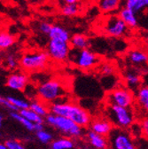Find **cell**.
<instances>
[{"mask_svg":"<svg viewBox=\"0 0 148 149\" xmlns=\"http://www.w3.org/2000/svg\"><path fill=\"white\" fill-rule=\"evenodd\" d=\"M127 58L129 61L135 66H145L147 63V53L139 49L129 51Z\"/></svg>","mask_w":148,"mask_h":149,"instance_id":"16","label":"cell"},{"mask_svg":"<svg viewBox=\"0 0 148 149\" xmlns=\"http://www.w3.org/2000/svg\"><path fill=\"white\" fill-rule=\"evenodd\" d=\"M51 28V24L47 22H40L36 25V29H38L39 33L43 35H48Z\"/></svg>","mask_w":148,"mask_h":149,"instance_id":"32","label":"cell"},{"mask_svg":"<svg viewBox=\"0 0 148 149\" xmlns=\"http://www.w3.org/2000/svg\"><path fill=\"white\" fill-rule=\"evenodd\" d=\"M48 36L49 38H56V39H60L69 42L71 36L66 28L60 25H51Z\"/></svg>","mask_w":148,"mask_h":149,"instance_id":"19","label":"cell"},{"mask_svg":"<svg viewBox=\"0 0 148 149\" xmlns=\"http://www.w3.org/2000/svg\"><path fill=\"white\" fill-rule=\"evenodd\" d=\"M44 129V123H35L34 124V132H38Z\"/></svg>","mask_w":148,"mask_h":149,"instance_id":"35","label":"cell"},{"mask_svg":"<svg viewBox=\"0 0 148 149\" xmlns=\"http://www.w3.org/2000/svg\"><path fill=\"white\" fill-rule=\"evenodd\" d=\"M65 3H80L83 0H62Z\"/></svg>","mask_w":148,"mask_h":149,"instance_id":"37","label":"cell"},{"mask_svg":"<svg viewBox=\"0 0 148 149\" xmlns=\"http://www.w3.org/2000/svg\"><path fill=\"white\" fill-rule=\"evenodd\" d=\"M70 50L71 46L69 42L56 38H50L46 52L48 53L50 60L60 63L67 60Z\"/></svg>","mask_w":148,"mask_h":149,"instance_id":"10","label":"cell"},{"mask_svg":"<svg viewBox=\"0 0 148 149\" xmlns=\"http://www.w3.org/2000/svg\"><path fill=\"white\" fill-rule=\"evenodd\" d=\"M7 100L13 105L18 110H21V109H25V108H28L29 107V103L22 99H19V98H16V97H7L6 98Z\"/></svg>","mask_w":148,"mask_h":149,"instance_id":"28","label":"cell"},{"mask_svg":"<svg viewBox=\"0 0 148 149\" xmlns=\"http://www.w3.org/2000/svg\"><path fill=\"white\" fill-rule=\"evenodd\" d=\"M89 126H90V130L104 137H107L114 127L113 124L106 118H99L93 121L91 120Z\"/></svg>","mask_w":148,"mask_h":149,"instance_id":"12","label":"cell"},{"mask_svg":"<svg viewBox=\"0 0 148 149\" xmlns=\"http://www.w3.org/2000/svg\"><path fill=\"white\" fill-rule=\"evenodd\" d=\"M29 108L33 110L35 114L42 117H45L50 112H49V106L42 101H36L34 100L29 104Z\"/></svg>","mask_w":148,"mask_h":149,"instance_id":"24","label":"cell"},{"mask_svg":"<svg viewBox=\"0 0 148 149\" xmlns=\"http://www.w3.org/2000/svg\"><path fill=\"white\" fill-rule=\"evenodd\" d=\"M69 45L72 49L76 50H83L87 49L90 46V40L85 35L76 34L70 36Z\"/></svg>","mask_w":148,"mask_h":149,"instance_id":"18","label":"cell"},{"mask_svg":"<svg viewBox=\"0 0 148 149\" xmlns=\"http://www.w3.org/2000/svg\"><path fill=\"white\" fill-rule=\"evenodd\" d=\"M11 116L16 120L17 122H19L21 124H22L28 130H30V132H34V123L28 121V119H26L25 117H23L20 113H18L17 111H12L11 112Z\"/></svg>","mask_w":148,"mask_h":149,"instance_id":"27","label":"cell"},{"mask_svg":"<svg viewBox=\"0 0 148 149\" xmlns=\"http://www.w3.org/2000/svg\"><path fill=\"white\" fill-rule=\"evenodd\" d=\"M28 84V77L23 72H14L6 79V86L13 91H23Z\"/></svg>","mask_w":148,"mask_h":149,"instance_id":"11","label":"cell"},{"mask_svg":"<svg viewBox=\"0 0 148 149\" xmlns=\"http://www.w3.org/2000/svg\"><path fill=\"white\" fill-rule=\"evenodd\" d=\"M6 146L7 149H26L24 146L22 145L18 140L15 139H9L6 142Z\"/></svg>","mask_w":148,"mask_h":149,"instance_id":"33","label":"cell"},{"mask_svg":"<svg viewBox=\"0 0 148 149\" xmlns=\"http://www.w3.org/2000/svg\"><path fill=\"white\" fill-rule=\"evenodd\" d=\"M118 16L125 22V24L129 29H136L138 26V14L135 13L133 11L129 10L127 7H121L118 11Z\"/></svg>","mask_w":148,"mask_h":149,"instance_id":"13","label":"cell"},{"mask_svg":"<svg viewBox=\"0 0 148 149\" xmlns=\"http://www.w3.org/2000/svg\"><path fill=\"white\" fill-rule=\"evenodd\" d=\"M75 143L70 138H60L55 140H51V149H73Z\"/></svg>","mask_w":148,"mask_h":149,"instance_id":"22","label":"cell"},{"mask_svg":"<svg viewBox=\"0 0 148 149\" xmlns=\"http://www.w3.org/2000/svg\"><path fill=\"white\" fill-rule=\"evenodd\" d=\"M124 80L127 85L126 87L131 91L138 90L142 82L140 74L137 71H131V70L126 73Z\"/></svg>","mask_w":148,"mask_h":149,"instance_id":"20","label":"cell"},{"mask_svg":"<svg viewBox=\"0 0 148 149\" xmlns=\"http://www.w3.org/2000/svg\"><path fill=\"white\" fill-rule=\"evenodd\" d=\"M106 102L108 105L131 107L135 102V95L133 91L127 87H115L107 93Z\"/></svg>","mask_w":148,"mask_h":149,"instance_id":"8","label":"cell"},{"mask_svg":"<svg viewBox=\"0 0 148 149\" xmlns=\"http://www.w3.org/2000/svg\"><path fill=\"white\" fill-rule=\"evenodd\" d=\"M5 65L6 66L7 68L11 70H14L19 66V61L17 60V57L13 54H9L6 56V58L5 60Z\"/></svg>","mask_w":148,"mask_h":149,"instance_id":"30","label":"cell"},{"mask_svg":"<svg viewBox=\"0 0 148 149\" xmlns=\"http://www.w3.org/2000/svg\"><path fill=\"white\" fill-rule=\"evenodd\" d=\"M0 149H7L6 144H2V143H0Z\"/></svg>","mask_w":148,"mask_h":149,"instance_id":"38","label":"cell"},{"mask_svg":"<svg viewBox=\"0 0 148 149\" xmlns=\"http://www.w3.org/2000/svg\"><path fill=\"white\" fill-rule=\"evenodd\" d=\"M86 136H87L89 143L93 148L95 149H107L108 148V142L106 137L97 134L90 130L87 132Z\"/></svg>","mask_w":148,"mask_h":149,"instance_id":"15","label":"cell"},{"mask_svg":"<svg viewBox=\"0 0 148 149\" xmlns=\"http://www.w3.org/2000/svg\"><path fill=\"white\" fill-rule=\"evenodd\" d=\"M38 96L45 104H51L61 97L67 95L66 84L58 79H49L41 83L38 87Z\"/></svg>","mask_w":148,"mask_h":149,"instance_id":"2","label":"cell"},{"mask_svg":"<svg viewBox=\"0 0 148 149\" xmlns=\"http://www.w3.org/2000/svg\"><path fill=\"white\" fill-rule=\"evenodd\" d=\"M0 135H1V133H0Z\"/></svg>","mask_w":148,"mask_h":149,"instance_id":"43","label":"cell"},{"mask_svg":"<svg viewBox=\"0 0 148 149\" xmlns=\"http://www.w3.org/2000/svg\"><path fill=\"white\" fill-rule=\"evenodd\" d=\"M137 102L142 109H148V87L142 86L138 89Z\"/></svg>","mask_w":148,"mask_h":149,"instance_id":"25","label":"cell"},{"mask_svg":"<svg viewBox=\"0 0 148 149\" xmlns=\"http://www.w3.org/2000/svg\"><path fill=\"white\" fill-rule=\"evenodd\" d=\"M0 105L6 107V108L10 109L11 111H18V109H17L14 106H13V105L7 100L6 98H4V97H2V96H0Z\"/></svg>","mask_w":148,"mask_h":149,"instance_id":"34","label":"cell"},{"mask_svg":"<svg viewBox=\"0 0 148 149\" xmlns=\"http://www.w3.org/2000/svg\"><path fill=\"white\" fill-rule=\"evenodd\" d=\"M141 128H142L143 132H144V130H145V133H147V130H148V122H147V120H146V119L143 121Z\"/></svg>","mask_w":148,"mask_h":149,"instance_id":"36","label":"cell"},{"mask_svg":"<svg viewBox=\"0 0 148 149\" xmlns=\"http://www.w3.org/2000/svg\"><path fill=\"white\" fill-rule=\"evenodd\" d=\"M98 6L102 13L113 14L121 8L122 0H98Z\"/></svg>","mask_w":148,"mask_h":149,"instance_id":"14","label":"cell"},{"mask_svg":"<svg viewBox=\"0 0 148 149\" xmlns=\"http://www.w3.org/2000/svg\"><path fill=\"white\" fill-rule=\"evenodd\" d=\"M49 61L50 58L46 52L28 51L22 56L20 65L27 72H38L44 69Z\"/></svg>","mask_w":148,"mask_h":149,"instance_id":"6","label":"cell"},{"mask_svg":"<svg viewBox=\"0 0 148 149\" xmlns=\"http://www.w3.org/2000/svg\"><path fill=\"white\" fill-rule=\"evenodd\" d=\"M67 60L84 71L94 69L100 64V58L89 48L83 50H76L71 48Z\"/></svg>","mask_w":148,"mask_h":149,"instance_id":"5","label":"cell"},{"mask_svg":"<svg viewBox=\"0 0 148 149\" xmlns=\"http://www.w3.org/2000/svg\"><path fill=\"white\" fill-rule=\"evenodd\" d=\"M2 123H3V117H2V116H0V128L2 126Z\"/></svg>","mask_w":148,"mask_h":149,"instance_id":"39","label":"cell"},{"mask_svg":"<svg viewBox=\"0 0 148 149\" xmlns=\"http://www.w3.org/2000/svg\"><path fill=\"white\" fill-rule=\"evenodd\" d=\"M107 142L111 149H137L129 132L118 127H113L108 135Z\"/></svg>","mask_w":148,"mask_h":149,"instance_id":"7","label":"cell"},{"mask_svg":"<svg viewBox=\"0 0 148 149\" xmlns=\"http://www.w3.org/2000/svg\"><path fill=\"white\" fill-rule=\"evenodd\" d=\"M106 119L114 127L127 129L134 123L135 114L131 107L108 105L106 107Z\"/></svg>","mask_w":148,"mask_h":149,"instance_id":"4","label":"cell"},{"mask_svg":"<svg viewBox=\"0 0 148 149\" xmlns=\"http://www.w3.org/2000/svg\"><path fill=\"white\" fill-rule=\"evenodd\" d=\"M90 1H98V0H90Z\"/></svg>","mask_w":148,"mask_h":149,"instance_id":"40","label":"cell"},{"mask_svg":"<svg viewBox=\"0 0 148 149\" xmlns=\"http://www.w3.org/2000/svg\"><path fill=\"white\" fill-rule=\"evenodd\" d=\"M85 149H90V148H88V147H86V148H85Z\"/></svg>","mask_w":148,"mask_h":149,"instance_id":"42","label":"cell"},{"mask_svg":"<svg viewBox=\"0 0 148 149\" xmlns=\"http://www.w3.org/2000/svg\"><path fill=\"white\" fill-rule=\"evenodd\" d=\"M48 106L51 114L67 117L83 129L87 128L91 122L90 112L76 103L67 101L64 103H52Z\"/></svg>","mask_w":148,"mask_h":149,"instance_id":"1","label":"cell"},{"mask_svg":"<svg viewBox=\"0 0 148 149\" xmlns=\"http://www.w3.org/2000/svg\"><path fill=\"white\" fill-rule=\"evenodd\" d=\"M19 113L25 117L26 119H28V121L34 123H44V119L42 116H38V114H35L33 110H31L29 107L28 108H25V109H21Z\"/></svg>","mask_w":148,"mask_h":149,"instance_id":"26","label":"cell"},{"mask_svg":"<svg viewBox=\"0 0 148 149\" xmlns=\"http://www.w3.org/2000/svg\"><path fill=\"white\" fill-rule=\"evenodd\" d=\"M122 6L138 14L146 10L148 0H122Z\"/></svg>","mask_w":148,"mask_h":149,"instance_id":"17","label":"cell"},{"mask_svg":"<svg viewBox=\"0 0 148 149\" xmlns=\"http://www.w3.org/2000/svg\"><path fill=\"white\" fill-rule=\"evenodd\" d=\"M15 44V37L6 31H0V50H7Z\"/></svg>","mask_w":148,"mask_h":149,"instance_id":"23","label":"cell"},{"mask_svg":"<svg viewBox=\"0 0 148 149\" xmlns=\"http://www.w3.org/2000/svg\"><path fill=\"white\" fill-rule=\"evenodd\" d=\"M99 72L102 76H109V74H113L115 73V68L114 65L110 63H103L99 64Z\"/></svg>","mask_w":148,"mask_h":149,"instance_id":"31","label":"cell"},{"mask_svg":"<svg viewBox=\"0 0 148 149\" xmlns=\"http://www.w3.org/2000/svg\"><path fill=\"white\" fill-rule=\"evenodd\" d=\"M82 6L80 3H65L60 5V12L64 16L73 17L76 16L81 13Z\"/></svg>","mask_w":148,"mask_h":149,"instance_id":"21","label":"cell"},{"mask_svg":"<svg viewBox=\"0 0 148 149\" xmlns=\"http://www.w3.org/2000/svg\"><path fill=\"white\" fill-rule=\"evenodd\" d=\"M103 30L107 36L115 38H122L128 36L129 33V28L118 16V14L115 13L108 14L103 24Z\"/></svg>","mask_w":148,"mask_h":149,"instance_id":"9","label":"cell"},{"mask_svg":"<svg viewBox=\"0 0 148 149\" xmlns=\"http://www.w3.org/2000/svg\"><path fill=\"white\" fill-rule=\"evenodd\" d=\"M24 1H30V0H24Z\"/></svg>","mask_w":148,"mask_h":149,"instance_id":"41","label":"cell"},{"mask_svg":"<svg viewBox=\"0 0 148 149\" xmlns=\"http://www.w3.org/2000/svg\"><path fill=\"white\" fill-rule=\"evenodd\" d=\"M35 136L38 138V139L43 144H49L53 139L52 134L45 130L44 129L38 130V132H35Z\"/></svg>","mask_w":148,"mask_h":149,"instance_id":"29","label":"cell"},{"mask_svg":"<svg viewBox=\"0 0 148 149\" xmlns=\"http://www.w3.org/2000/svg\"><path fill=\"white\" fill-rule=\"evenodd\" d=\"M45 121L50 126L55 128L67 138L78 139L83 134V128L67 117L49 113L45 116Z\"/></svg>","mask_w":148,"mask_h":149,"instance_id":"3","label":"cell"}]
</instances>
